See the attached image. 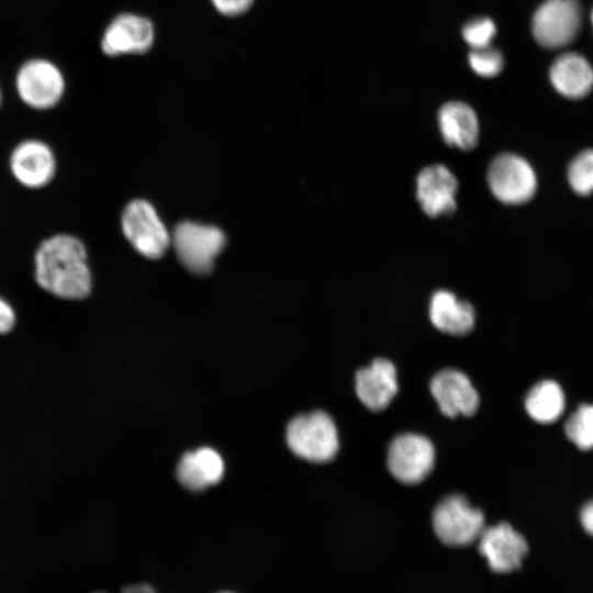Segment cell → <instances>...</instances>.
Wrapping results in <instances>:
<instances>
[{"mask_svg": "<svg viewBox=\"0 0 593 593\" xmlns=\"http://www.w3.org/2000/svg\"><path fill=\"white\" fill-rule=\"evenodd\" d=\"M154 36V26L148 19L133 13H123L108 25L101 47L109 56L143 54L152 47Z\"/></svg>", "mask_w": 593, "mask_h": 593, "instance_id": "obj_11", "label": "cell"}, {"mask_svg": "<svg viewBox=\"0 0 593 593\" xmlns=\"http://www.w3.org/2000/svg\"><path fill=\"white\" fill-rule=\"evenodd\" d=\"M171 242L181 264L191 272L203 275L211 271L226 238L216 226L186 221L175 227Z\"/></svg>", "mask_w": 593, "mask_h": 593, "instance_id": "obj_5", "label": "cell"}, {"mask_svg": "<svg viewBox=\"0 0 593 593\" xmlns=\"http://www.w3.org/2000/svg\"><path fill=\"white\" fill-rule=\"evenodd\" d=\"M590 20H591V25H592V31H593V8L591 10Z\"/></svg>", "mask_w": 593, "mask_h": 593, "instance_id": "obj_29", "label": "cell"}, {"mask_svg": "<svg viewBox=\"0 0 593 593\" xmlns=\"http://www.w3.org/2000/svg\"><path fill=\"white\" fill-rule=\"evenodd\" d=\"M289 448L312 462L332 460L338 450V435L333 419L315 411L293 418L287 428Z\"/></svg>", "mask_w": 593, "mask_h": 593, "instance_id": "obj_3", "label": "cell"}, {"mask_svg": "<svg viewBox=\"0 0 593 593\" xmlns=\"http://www.w3.org/2000/svg\"><path fill=\"white\" fill-rule=\"evenodd\" d=\"M433 528L437 538L450 547H463L477 541L484 529L483 513L460 495L446 496L435 506Z\"/></svg>", "mask_w": 593, "mask_h": 593, "instance_id": "obj_4", "label": "cell"}, {"mask_svg": "<svg viewBox=\"0 0 593 593\" xmlns=\"http://www.w3.org/2000/svg\"><path fill=\"white\" fill-rule=\"evenodd\" d=\"M568 179L579 194L593 191V149L583 150L574 157L568 169Z\"/></svg>", "mask_w": 593, "mask_h": 593, "instance_id": "obj_22", "label": "cell"}, {"mask_svg": "<svg viewBox=\"0 0 593 593\" xmlns=\"http://www.w3.org/2000/svg\"><path fill=\"white\" fill-rule=\"evenodd\" d=\"M528 415L539 423L557 421L564 410V394L560 385L552 380L535 384L525 400Z\"/></svg>", "mask_w": 593, "mask_h": 593, "instance_id": "obj_20", "label": "cell"}, {"mask_svg": "<svg viewBox=\"0 0 593 593\" xmlns=\"http://www.w3.org/2000/svg\"><path fill=\"white\" fill-rule=\"evenodd\" d=\"M35 279L42 289L58 298H86L91 290V275L85 245L66 234L44 240L35 254Z\"/></svg>", "mask_w": 593, "mask_h": 593, "instance_id": "obj_1", "label": "cell"}, {"mask_svg": "<svg viewBox=\"0 0 593 593\" xmlns=\"http://www.w3.org/2000/svg\"><path fill=\"white\" fill-rule=\"evenodd\" d=\"M216 10L226 16H236L245 13L254 0H211Z\"/></svg>", "mask_w": 593, "mask_h": 593, "instance_id": "obj_25", "label": "cell"}, {"mask_svg": "<svg viewBox=\"0 0 593 593\" xmlns=\"http://www.w3.org/2000/svg\"><path fill=\"white\" fill-rule=\"evenodd\" d=\"M122 230L132 246L150 259L161 257L171 243V236L156 210L145 200H134L126 205Z\"/></svg>", "mask_w": 593, "mask_h": 593, "instance_id": "obj_7", "label": "cell"}, {"mask_svg": "<svg viewBox=\"0 0 593 593\" xmlns=\"http://www.w3.org/2000/svg\"><path fill=\"white\" fill-rule=\"evenodd\" d=\"M567 437L580 449L593 448V404L580 405L566 421Z\"/></svg>", "mask_w": 593, "mask_h": 593, "instance_id": "obj_21", "label": "cell"}, {"mask_svg": "<svg viewBox=\"0 0 593 593\" xmlns=\"http://www.w3.org/2000/svg\"><path fill=\"white\" fill-rule=\"evenodd\" d=\"M583 25L580 0H544L532 18V34L547 49H560L572 44Z\"/></svg>", "mask_w": 593, "mask_h": 593, "instance_id": "obj_2", "label": "cell"}, {"mask_svg": "<svg viewBox=\"0 0 593 593\" xmlns=\"http://www.w3.org/2000/svg\"><path fill=\"white\" fill-rule=\"evenodd\" d=\"M219 593H233V592H228V591H223V592H219Z\"/></svg>", "mask_w": 593, "mask_h": 593, "instance_id": "obj_30", "label": "cell"}, {"mask_svg": "<svg viewBox=\"0 0 593 593\" xmlns=\"http://www.w3.org/2000/svg\"><path fill=\"white\" fill-rule=\"evenodd\" d=\"M493 195L506 204H521L535 194L537 179L532 166L515 154H501L490 164L486 172Z\"/></svg>", "mask_w": 593, "mask_h": 593, "instance_id": "obj_6", "label": "cell"}, {"mask_svg": "<svg viewBox=\"0 0 593 593\" xmlns=\"http://www.w3.org/2000/svg\"><path fill=\"white\" fill-rule=\"evenodd\" d=\"M549 80L561 96L581 99L593 89V67L582 54L566 52L552 61Z\"/></svg>", "mask_w": 593, "mask_h": 593, "instance_id": "obj_16", "label": "cell"}, {"mask_svg": "<svg viewBox=\"0 0 593 593\" xmlns=\"http://www.w3.org/2000/svg\"><path fill=\"white\" fill-rule=\"evenodd\" d=\"M0 102H1V91H0Z\"/></svg>", "mask_w": 593, "mask_h": 593, "instance_id": "obj_32", "label": "cell"}, {"mask_svg": "<svg viewBox=\"0 0 593 593\" xmlns=\"http://www.w3.org/2000/svg\"><path fill=\"white\" fill-rule=\"evenodd\" d=\"M580 519L588 534L593 536V500L589 501L581 510Z\"/></svg>", "mask_w": 593, "mask_h": 593, "instance_id": "obj_27", "label": "cell"}, {"mask_svg": "<svg viewBox=\"0 0 593 593\" xmlns=\"http://www.w3.org/2000/svg\"><path fill=\"white\" fill-rule=\"evenodd\" d=\"M179 481L190 490H203L217 483L224 474V462L220 454L209 447L183 455L178 468Z\"/></svg>", "mask_w": 593, "mask_h": 593, "instance_id": "obj_19", "label": "cell"}, {"mask_svg": "<svg viewBox=\"0 0 593 593\" xmlns=\"http://www.w3.org/2000/svg\"><path fill=\"white\" fill-rule=\"evenodd\" d=\"M121 593H157L155 589L147 583L130 584L122 589Z\"/></svg>", "mask_w": 593, "mask_h": 593, "instance_id": "obj_28", "label": "cell"}, {"mask_svg": "<svg viewBox=\"0 0 593 593\" xmlns=\"http://www.w3.org/2000/svg\"><path fill=\"white\" fill-rule=\"evenodd\" d=\"M444 141L462 150L475 147L479 122L475 112L466 103L452 101L444 104L438 113Z\"/></svg>", "mask_w": 593, "mask_h": 593, "instance_id": "obj_17", "label": "cell"}, {"mask_svg": "<svg viewBox=\"0 0 593 593\" xmlns=\"http://www.w3.org/2000/svg\"><path fill=\"white\" fill-rule=\"evenodd\" d=\"M495 34V24L489 18L473 19L462 27V37L472 49L490 46Z\"/></svg>", "mask_w": 593, "mask_h": 593, "instance_id": "obj_24", "label": "cell"}, {"mask_svg": "<svg viewBox=\"0 0 593 593\" xmlns=\"http://www.w3.org/2000/svg\"><path fill=\"white\" fill-rule=\"evenodd\" d=\"M435 449L432 441L418 434L395 437L388 450V468L391 474L405 484L422 482L432 471Z\"/></svg>", "mask_w": 593, "mask_h": 593, "instance_id": "obj_8", "label": "cell"}, {"mask_svg": "<svg viewBox=\"0 0 593 593\" xmlns=\"http://www.w3.org/2000/svg\"><path fill=\"white\" fill-rule=\"evenodd\" d=\"M430 392L448 417L470 416L479 406V395L469 378L457 369H444L430 381Z\"/></svg>", "mask_w": 593, "mask_h": 593, "instance_id": "obj_12", "label": "cell"}, {"mask_svg": "<svg viewBox=\"0 0 593 593\" xmlns=\"http://www.w3.org/2000/svg\"><path fill=\"white\" fill-rule=\"evenodd\" d=\"M15 323V315L12 307L0 298V334L8 333Z\"/></svg>", "mask_w": 593, "mask_h": 593, "instance_id": "obj_26", "label": "cell"}, {"mask_svg": "<svg viewBox=\"0 0 593 593\" xmlns=\"http://www.w3.org/2000/svg\"><path fill=\"white\" fill-rule=\"evenodd\" d=\"M15 83L23 102L38 110L54 107L65 89L60 70L45 59L26 61L20 68Z\"/></svg>", "mask_w": 593, "mask_h": 593, "instance_id": "obj_9", "label": "cell"}, {"mask_svg": "<svg viewBox=\"0 0 593 593\" xmlns=\"http://www.w3.org/2000/svg\"><path fill=\"white\" fill-rule=\"evenodd\" d=\"M477 541L479 552L496 573L519 569L528 552L526 539L505 522L484 527Z\"/></svg>", "mask_w": 593, "mask_h": 593, "instance_id": "obj_10", "label": "cell"}, {"mask_svg": "<svg viewBox=\"0 0 593 593\" xmlns=\"http://www.w3.org/2000/svg\"><path fill=\"white\" fill-rule=\"evenodd\" d=\"M429 317L436 328L452 335H466L474 326L472 305L446 290H439L433 294Z\"/></svg>", "mask_w": 593, "mask_h": 593, "instance_id": "obj_18", "label": "cell"}, {"mask_svg": "<svg viewBox=\"0 0 593 593\" xmlns=\"http://www.w3.org/2000/svg\"><path fill=\"white\" fill-rule=\"evenodd\" d=\"M468 59L471 69L484 78L497 76L504 66L502 53L491 45L471 49Z\"/></svg>", "mask_w": 593, "mask_h": 593, "instance_id": "obj_23", "label": "cell"}, {"mask_svg": "<svg viewBox=\"0 0 593 593\" xmlns=\"http://www.w3.org/2000/svg\"><path fill=\"white\" fill-rule=\"evenodd\" d=\"M55 166L51 148L45 143L34 139L19 144L10 159L13 176L30 188L47 184L54 177Z\"/></svg>", "mask_w": 593, "mask_h": 593, "instance_id": "obj_14", "label": "cell"}, {"mask_svg": "<svg viewBox=\"0 0 593 593\" xmlns=\"http://www.w3.org/2000/svg\"><path fill=\"white\" fill-rule=\"evenodd\" d=\"M92 593H105V592H100V591H98V592H92Z\"/></svg>", "mask_w": 593, "mask_h": 593, "instance_id": "obj_31", "label": "cell"}, {"mask_svg": "<svg viewBox=\"0 0 593 593\" xmlns=\"http://www.w3.org/2000/svg\"><path fill=\"white\" fill-rule=\"evenodd\" d=\"M355 382L359 400L372 411L385 409L398 392L395 368L391 361L382 358L358 370Z\"/></svg>", "mask_w": 593, "mask_h": 593, "instance_id": "obj_15", "label": "cell"}, {"mask_svg": "<svg viewBox=\"0 0 593 593\" xmlns=\"http://www.w3.org/2000/svg\"><path fill=\"white\" fill-rule=\"evenodd\" d=\"M458 182L455 175L444 165L424 168L416 179V198L429 216L455 212Z\"/></svg>", "mask_w": 593, "mask_h": 593, "instance_id": "obj_13", "label": "cell"}]
</instances>
